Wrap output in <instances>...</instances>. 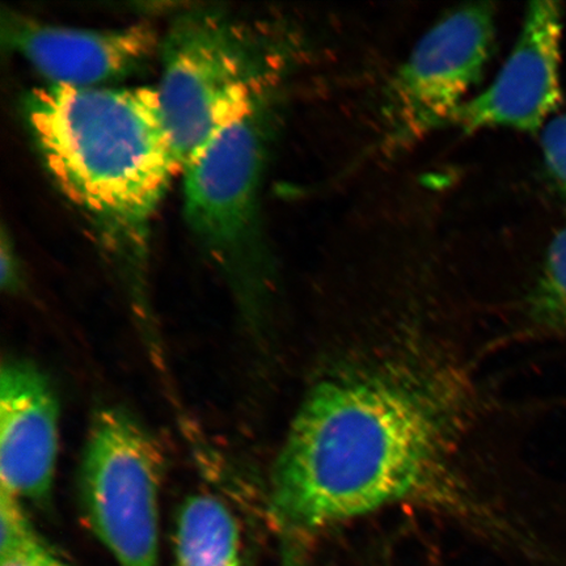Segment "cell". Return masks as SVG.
I'll use <instances>...</instances> for the list:
<instances>
[{
	"mask_svg": "<svg viewBox=\"0 0 566 566\" xmlns=\"http://www.w3.org/2000/svg\"><path fill=\"white\" fill-rule=\"evenodd\" d=\"M0 25L3 45L23 55L49 86L56 87H111L160 53L163 39L147 23L77 30L42 23L11 10L2 11Z\"/></svg>",
	"mask_w": 566,
	"mask_h": 566,
	"instance_id": "obj_8",
	"label": "cell"
},
{
	"mask_svg": "<svg viewBox=\"0 0 566 566\" xmlns=\"http://www.w3.org/2000/svg\"><path fill=\"white\" fill-rule=\"evenodd\" d=\"M2 289L4 292L13 293L21 285L19 264L15 258V251L6 238V231L2 235Z\"/></svg>",
	"mask_w": 566,
	"mask_h": 566,
	"instance_id": "obj_14",
	"label": "cell"
},
{
	"mask_svg": "<svg viewBox=\"0 0 566 566\" xmlns=\"http://www.w3.org/2000/svg\"><path fill=\"white\" fill-rule=\"evenodd\" d=\"M454 334L409 315L325 349L273 463L283 565L324 531L396 506L484 522L501 493L493 395Z\"/></svg>",
	"mask_w": 566,
	"mask_h": 566,
	"instance_id": "obj_1",
	"label": "cell"
},
{
	"mask_svg": "<svg viewBox=\"0 0 566 566\" xmlns=\"http://www.w3.org/2000/svg\"><path fill=\"white\" fill-rule=\"evenodd\" d=\"M23 115L56 188L115 266L140 335L161 356L148 294L151 223L181 165L157 88H34Z\"/></svg>",
	"mask_w": 566,
	"mask_h": 566,
	"instance_id": "obj_2",
	"label": "cell"
},
{
	"mask_svg": "<svg viewBox=\"0 0 566 566\" xmlns=\"http://www.w3.org/2000/svg\"><path fill=\"white\" fill-rule=\"evenodd\" d=\"M283 90L254 102L182 168L184 212L201 250L229 282L244 322L264 335L274 292L261 231L260 189Z\"/></svg>",
	"mask_w": 566,
	"mask_h": 566,
	"instance_id": "obj_4",
	"label": "cell"
},
{
	"mask_svg": "<svg viewBox=\"0 0 566 566\" xmlns=\"http://www.w3.org/2000/svg\"><path fill=\"white\" fill-rule=\"evenodd\" d=\"M563 7L528 6L518 40L490 87L470 97L449 126L473 134L493 129L534 133L562 102Z\"/></svg>",
	"mask_w": 566,
	"mask_h": 566,
	"instance_id": "obj_7",
	"label": "cell"
},
{
	"mask_svg": "<svg viewBox=\"0 0 566 566\" xmlns=\"http://www.w3.org/2000/svg\"><path fill=\"white\" fill-rule=\"evenodd\" d=\"M302 52L281 20L210 6L179 11L161 39L157 92L181 171L212 134L283 90Z\"/></svg>",
	"mask_w": 566,
	"mask_h": 566,
	"instance_id": "obj_3",
	"label": "cell"
},
{
	"mask_svg": "<svg viewBox=\"0 0 566 566\" xmlns=\"http://www.w3.org/2000/svg\"><path fill=\"white\" fill-rule=\"evenodd\" d=\"M527 327L566 337V228L552 240L546 261L526 302Z\"/></svg>",
	"mask_w": 566,
	"mask_h": 566,
	"instance_id": "obj_11",
	"label": "cell"
},
{
	"mask_svg": "<svg viewBox=\"0 0 566 566\" xmlns=\"http://www.w3.org/2000/svg\"><path fill=\"white\" fill-rule=\"evenodd\" d=\"M494 41L492 3L467 4L437 21L388 84L385 147L398 151L449 126L481 81Z\"/></svg>",
	"mask_w": 566,
	"mask_h": 566,
	"instance_id": "obj_6",
	"label": "cell"
},
{
	"mask_svg": "<svg viewBox=\"0 0 566 566\" xmlns=\"http://www.w3.org/2000/svg\"><path fill=\"white\" fill-rule=\"evenodd\" d=\"M177 566H242L235 515L210 493L189 495L177 514Z\"/></svg>",
	"mask_w": 566,
	"mask_h": 566,
	"instance_id": "obj_10",
	"label": "cell"
},
{
	"mask_svg": "<svg viewBox=\"0 0 566 566\" xmlns=\"http://www.w3.org/2000/svg\"><path fill=\"white\" fill-rule=\"evenodd\" d=\"M0 566H70L42 541L24 502L0 490Z\"/></svg>",
	"mask_w": 566,
	"mask_h": 566,
	"instance_id": "obj_12",
	"label": "cell"
},
{
	"mask_svg": "<svg viewBox=\"0 0 566 566\" xmlns=\"http://www.w3.org/2000/svg\"><path fill=\"white\" fill-rule=\"evenodd\" d=\"M542 150L548 171L566 195V115L555 117L544 126Z\"/></svg>",
	"mask_w": 566,
	"mask_h": 566,
	"instance_id": "obj_13",
	"label": "cell"
},
{
	"mask_svg": "<svg viewBox=\"0 0 566 566\" xmlns=\"http://www.w3.org/2000/svg\"><path fill=\"white\" fill-rule=\"evenodd\" d=\"M60 443V401L51 380L24 359L0 369V490L46 504Z\"/></svg>",
	"mask_w": 566,
	"mask_h": 566,
	"instance_id": "obj_9",
	"label": "cell"
},
{
	"mask_svg": "<svg viewBox=\"0 0 566 566\" xmlns=\"http://www.w3.org/2000/svg\"><path fill=\"white\" fill-rule=\"evenodd\" d=\"M163 458L126 409L98 408L80 469V497L92 533L118 566H157Z\"/></svg>",
	"mask_w": 566,
	"mask_h": 566,
	"instance_id": "obj_5",
	"label": "cell"
}]
</instances>
